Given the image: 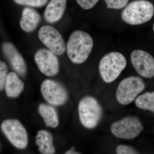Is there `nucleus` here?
I'll list each match as a JSON object with an SVG mask.
<instances>
[{
	"label": "nucleus",
	"mask_w": 154,
	"mask_h": 154,
	"mask_svg": "<svg viewBox=\"0 0 154 154\" xmlns=\"http://www.w3.org/2000/svg\"><path fill=\"white\" fill-rule=\"evenodd\" d=\"M94 41L87 32L77 30L72 33L66 45L67 54L70 60L75 64H82L91 54Z\"/></svg>",
	"instance_id": "obj_1"
},
{
	"label": "nucleus",
	"mask_w": 154,
	"mask_h": 154,
	"mask_svg": "<svg viewBox=\"0 0 154 154\" xmlns=\"http://www.w3.org/2000/svg\"><path fill=\"white\" fill-rule=\"evenodd\" d=\"M154 14V7L146 0H136L128 4L121 14L122 20L131 25H140L149 22Z\"/></svg>",
	"instance_id": "obj_2"
},
{
	"label": "nucleus",
	"mask_w": 154,
	"mask_h": 154,
	"mask_svg": "<svg viewBox=\"0 0 154 154\" xmlns=\"http://www.w3.org/2000/svg\"><path fill=\"white\" fill-rule=\"evenodd\" d=\"M126 65V58L122 54L109 53L104 56L99 62L100 75L105 82H112L119 76Z\"/></svg>",
	"instance_id": "obj_3"
},
{
	"label": "nucleus",
	"mask_w": 154,
	"mask_h": 154,
	"mask_svg": "<svg viewBox=\"0 0 154 154\" xmlns=\"http://www.w3.org/2000/svg\"><path fill=\"white\" fill-rule=\"evenodd\" d=\"M78 112L81 123L88 129H93L99 124L102 116V108L98 100L87 96L80 100Z\"/></svg>",
	"instance_id": "obj_4"
},
{
	"label": "nucleus",
	"mask_w": 154,
	"mask_h": 154,
	"mask_svg": "<svg viewBox=\"0 0 154 154\" xmlns=\"http://www.w3.org/2000/svg\"><path fill=\"white\" fill-rule=\"evenodd\" d=\"M145 88L144 82L140 77L131 76L125 78L120 82L116 89V100L121 105H128L134 101Z\"/></svg>",
	"instance_id": "obj_5"
},
{
	"label": "nucleus",
	"mask_w": 154,
	"mask_h": 154,
	"mask_svg": "<svg viewBox=\"0 0 154 154\" xmlns=\"http://www.w3.org/2000/svg\"><path fill=\"white\" fill-rule=\"evenodd\" d=\"M1 128L9 141L15 147L24 149L28 146V132L21 122L17 119H8L3 122Z\"/></svg>",
	"instance_id": "obj_6"
},
{
	"label": "nucleus",
	"mask_w": 154,
	"mask_h": 154,
	"mask_svg": "<svg viewBox=\"0 0 154 154\" xmlns=\"http://www.w3.org/2000/svg\"><path fill=\"white\" fill-rule=\"evenodd\" d=\"M143 128L140 119L134 116H127L115 122L110 127V130L114 136L125 140L135 138Z\"/></svg>",
	"instance_id": "obj_7"
},
{
	"label": "nucleus",
	"mask_w": 154,
	"mask_h": 154,
	"mask_svg": "<svg viewBox=\"0 0 154 154\" xmlns=\"http://www.w3.org/2000/svg\"><path fill=\"white\" fill-rule=\"evenodd\" d=\"M40 90L43 98L51 105H63L68 99L65 88L62 85L53 80H44L42 83Z\"/></svg>",
	"instance_id": "obj_8"
},
{
	"label": "nucleus",
	"mask_w": 154,
	"mask_h": 154,
	"mask_svg": "<svg viewBox=\"0 0 154 154\" xmlns=\"http://www.w3.org/2000/svg\"><path fill=\"white\" fill-rule=\"evenodd\" d=\"M38 37L45 45L57 55L63 54L66 45L60 33L49 25L42 26L38 32Z\"/></svg>",
	"instance_id": "obj_9"
},
{
	"label": "nucleus",
	"mask_w": 154,
	"mask_h": 154,
	"mask_svg": "<svg viewBox=\"0 0 154 154\" xmlns=\"http://www.w3.org/2000/svg\"><path fill=\"white\" fill-rule=\"evenodd\" d=\"M34 60L40 71L45 76L52 77L58 73V59L56 54L50 50H38L34 55Z\"/></svg>",
	"instance_id": "obj_10"
},
{
	"label": "nucleus",
	"mask_w": 154,
	"mask_h": 154,
	"mask_svg": "<svg viewBox=\"0 0 154 154\" xmlns=\"http://www.w3.org/2000/svg\"><path fill=\"white\" fill-rule=\"evenodd\" d=\"M130 58L133 67L139 74L149 79L154 77V58L149 53L135 50L131 53Z\"/></svg>",
	"instance_id": "obj_11"
},
{
	"label": "nucleus",
	"mask_w": 154,
	"mask_h": 154,
	"mask_svg": "<svg viewBox=\"0 0 154 154\" xmlns=\"http://www.w3.org/2000/svg\"><path fill=\"white\" fill-rule=\"evenodd\" d=\"M4 55L11 66L18 74L22 77L26 75L27 67L24 58L16 47L11 42H4L2 46Z\"/></svg>",
	"instance_id": "obj_12"
},
{
	"label": "nucleus",
	"mask_w": 154,
	"mask_h": 154,
	"mask_svg": "<svg viewBox=\"0 0 154 154\" xmlns=\"http://www.w3.org/2000/svg\"><path fill=\"white\" fill-rule=\"evenodd\" d=\"M66 4V0H51L45 10V20L50 23L59 21L63 16Z\"/></svg>",
	"instance_id": "obj_13"
},
{
	"label": "nucleus",
	"mask_w": 154,
	"mask_h": 154,
	"mask_svg": "<svg viewBox=\"0 0 154 154\" xmlns=\"http://www.w3.org/2000/svg\"><path fill=\"white\" fill-rule=\"evenodd\" d=\"M40 21L41 17L37 11L31 8H26L22 11L20 27L25 32L30 33L38 27Z\"/></svg>",
	"instance_id": "obj_14"
},
{
	"label": "nucleus",
	"mask_w": 154,
	"mask_h": 154,
	"mask_svg": "<svg viewBox=\"0 0 154 154\" xmlns=\"http://www.w3.org/2000/svg\"><path fill=\"white\" fill-rule=\"evenodd\" d=\"M6 94L10 98H17L24 91L25 84L14 72L9 73L5 84Z\"/></svg>",
	"instance_id": "obj_15"
},
{
	"label": "nucleus",
	"mask_w": 154,
	"mask_h": 154,
	"mask_svg": "<svg viewBox=\"0 0 154 154\" xmlns=\"http://www.w3.org/2000/svg\"><path fill=\"white\" fill-rule=\"evenodd\" d=\"M53 140L52 135L48 131L40 130L36 134V143L38 146V150L42 154L55 153Z\"/></svg>",
	"instance_id": "obj_16"
},
{
	"label": "nucleus",
	"mask_w": 154,
	"mask_h": 154,
	"mask_svg": "<svg viewBox=\"0 0 154 154\" xmlns=\"http://www.w3.org/2000/svg\"><path fill=\"white\" fill-rule=\"evenodd\" d=\"M39 114L46 126L55 128L58 125V116L55 108L51 105L41 104L38 107Z\"/></svg>",
	"instance_id": "obj_17"
},
{
	"label": "nucleus",
	"mask_w": 154,
	"mask_h": 154,
	"mask_svg": "<svg viewBox=\"0 0 154 154\" xmlns=\"http://www.w3.org/2000/svg\"><path fill=\"white\" fill-rule=\"evenodd\" d=\"M137 107L154 112V92H147L139 96L135 100Z\"/></svg>",
	"instance_id": "obj_18"
},
{
	"label": "nucleus",
	"mask_w": 154,
	"mask_h": 154,
	"mask_svg": "<svg viewBox=\"0 0 154 154\" xmlns=\"http://www.w3.org/2000/svg\"><path fill=\"white\" fill-rule=\"evenodd\" d=\"M17 4L22 5L40 8L46 5L48 0H14Z\"/></svg>",
	"instance_id": "obj_19"
},
{
	"label": "nucleus",
	"mask_w": 154,
	"mask_h": 154,
	"mask_svg": "<svg viewBox=\"0 0 154 154\" xmlns=\"http://www.w3.org/2000/svg\"><path fill=\"white\" fill-rule=\"evenodd\" d=\"M8 74V68L5 63L0 60V91L5 88Z\"/></svg>",
	"instance_id": "obj_20"
},
{
	"label": "nucleus",
	"mask_w": 154,
	"mask_h": 154,
	"mask_svg": "<svg viewBox=\"0 0 154 154\" xmlns=\"http://www.w3.org/2000/svg\"><path fill=\"white\" fill-rule=\"evenodd\" d=\"M107 8L121 9L127 5L128 0H105Z\"/></svg>",
	"instance_id": "obj_21"
},
{
	"label": "nucleus",
	"mask_w": 154,
	"mask_h": 154,
	"mask_svg": "<svg viewBox=\"0 0 154 154\" xmlns=\"http://www.w3.org/2000/svg\"><path fill=\"white\" fill-rule=\"evenodd\" d=\"M116 152L117 154H137V152L132 147L125 145H119L116 149Z\"/></svg>",
	"instance_id": "obj_22"
},
{
	"label": "nucleus",
	"mask_w": 154,
	"mask_h": 154,
	"mask_svg": "<svg viewBox=\"0 0 154 154\" xmlns=\"http://www.w3.org/2000/svg\"><path fill=\"white\" fill-rule=\"evenodd\" d=\"M99 0H76L77 3L83 9L89 10L94 8Z\"/></svg>",
	"instance_id": "obj_23"
},
{
	"label": "nucleus",
	"mask_w": 154,
	"mask_h": 154,
	"mask_svg": "<svg viewBox=\"0 0 154 154\" xmlns=\"http://www.w3.org/2000/svg\"><path fill=\"white\" fill-rule=\"evenodd\" d=\"M75 148L73 147L72 148V149H70L69 150H68L67 151L65 152V154H81L79 152L75 151L74 150Z\"/></svg>",
	"instance_id": "obj_24"
},
{
	"label": "nucleus",
	"mask_w": 154,
	"mask_h": 154,
	"mask_svg": "<svg viewBox=\"0 0 154 154\" xmlns=\"http://www.w3.org/2000/svg\"><path fill=\"white\" fill-rule=\"evenodd\" d=\"M153 31L154 32V23L153 25Z\"/></svg>",
	"instance_id": "obj_25"
}]
</instances>
